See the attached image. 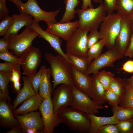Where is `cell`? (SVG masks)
I'll use <instances>...</instances> for the list:
<instances>
[{"mask_svg":"<svg viewBox=\"0 0 133 133\" xmlns=\"http://www.w3.org/2000/svg\"><path fill=\"white\" fill-rule=\"evenodd\" d=\"M39 35L37 31L29 26H26L19 34L9 38L8 49L16 56L20 58L32 46L33 40Z\"/></svg>","mask_w":133,"mask_h":133,"instance_id":"cell-5","label":"cell"},{"mask_svg":"<svg viewBox=\"0 0 133 133\" xmlns=\"http://www.w3.org/2000/svg\"><path fill=\"white\" fill-rule=\"evenodd\" d=\"M13 111L12 105L4 99H0V125L3 128L11 129L20 125Z\"/></svg>","mask_w":133,"mask_h":133,"instance_id":"cell-17","label":"cell"},{"mask_svg":"<svg viewBox=\"0 0 133 133\" xmlns=\"http://www.w3.org/2000/svg\"><path fill=\"white\" fill-rule=\"evenodd\" d=\"M115 10L122 17H127L133 12V0H116Z\"/></svg>","mask_w":133,"mask_h":133,"instance_id":"cell-28","label":"cell"},{"mask_svg":"<svg viewBox=\"0 0 133 133\" xmlns=\"http://www.w3.org/2000/svg\"><path fill=\"white\" fill-rule=\"evenodd\" d=\"M71 65L78 70L86 75L90 64L86 57L66 53Z\"/></svg>","mask_w":133,"mask_h":133,"instance_id":"cell-25","label":"cell"},{"mask_svg":"<svg viewBox=\"0 0 133 133\" xmlns=\"http://www.w3.org/2000/svg\"><path fill=\"white\" fill-rule=\"evenodd\" d=\"M109 89L116 93L120 99L123 96L124 89V83L123 79L120 77H114L109 85Z\"/></svg>","mask_w":133,"mask_h":133,"instance_id":"cell-32","label":"cell"},{"mask_svg":"<svg viewBox=\"0 0 133 133\" xmlns=\"http://www.w3.org/2000/svg\"><path fill=\"white\" fill-rule=\"evenodd\" d=\"M124 56L115 48L108 50L91 62L86 75L96 73L104 68L113 67L115 61L122 58Z\"/></svg>","mask_w":133,"mask_h":133,"instance_id":"cell-10","label":"cell"},{"mask_svg":"<svg viewBox=\"0 0 133 133\" xmlns=\"http://www.w3.org/2000/svg\"><path fill=\"white\" fill-rule=\"evenodd\" d=\"M18 64H19L6 62L4 63H0V71L7 73H11V71L13 68Z\"/></svg>","mask_w":133,"mask_h":133,"instance_id":"cell-43","label":"cell"},{"mask_svg":"<svg viewBox=\"0 0 133 133\" xmlns=\"http://www.w3.org/2000/svg\"><path fill=\"white\" fill-rule=\"evenodd\" d=\"M44 98L39 93L35 94L24 101L19 107L16 108L13 111L14 115H24L37 110Z\"/></svg>","mask_w":133,"mask_h":133,"instance_id":"cell-20","label":"cell"},{"mask_svg":"<svg viewBox=\"0 0 133 133\" xmlns=\"http://www.w3.org/2000/svg\"><path fill=\"white\" fill-rule=\"evenodd\" d=\"M79 0H65V10L63 17L59 22L61 23L70 22L75 17V8L79 4Z\"/></svg>","mask_w":133,"mask_h":133,"instance_id":"cell-26","label":"cell"},{"mask_svg":"<svg viewBox=\"0 0 133 133\" xmlns=\"http://www.w3.org/2000/svg\"><path fill=\"white\" fill-rule=\"evenodd\" d=\"M120 133H133V118L119 121L116 124Z\"/></svg>","mask_w":133,"mask_h":133,"instance_id":"cell-34","label":"cell"},{"mask_svg":"<svg viewBox=\"0 0 133 133\" xmlns=\"http://www.w3.org/2000/svg\"><path fill=\"white\" fill-rule=\"evenodd\" d=\"M99 81L104 86L105 90L108 89L110 84L115 77L113 73L105 70L100 71L95 73Z\"/></svg>","mask_w":133,"mask_h":133,"instance_id":"cell-33","label":"cell"},{"mask_svg":"<svg viewBox=\"0 0 133 133\" xmlns=\"http://www.w3.org/2000/svg\"><path fill=\"white\" fill-rule=\"evenodd\" d=\"M97 28L93 29L90 31V33L87 35V46L88 49L96 44L100 39L99 31Z\"/></svg>","mask_w":133,"mask_h":133,"instance_id":"cell-39","label":"cell"},{"mask_svg":"<svg viewBox=\"0 0 133 133\" xmlns=\"http://www.w3.org/2000/svg\"><path fill=\"white\" fill-rule=\"evenodd\" d=\"M44 56L50 65L53 78L52 92L56 86L59 84H66L71 87L74 86L71 78L72 68L70 62L58 54L54 56L48 52L45 53Z\"/></svg>","mask_w":133,"mask_h":133,"instance_id":"cell-1","label":"cell"},{"mask_svg":"<svg viewBox=\"0 0 133 133\" xmlns=\"http://www.w3.org/2000/svg\"></svg>","mask_w":133,"mask_h":133,"instance_id":"cell-55","label":"cell"},{"mask_svg":"<svg viewBox=\"0 0 133 133\" xmlns=\"http://www.w3.org/2000/svg\"><path fill=\"white\" fill-rule=\"evenodd\" d=\"M113 115L118 121L127 120L133 117V108H125L117 105L111 109Z\"/></svg>","mask_w":133,"mask_h":133,"instance_id":"cell-30","label":"cell"},{"mask_svg":"<svg viewBox=\"0 0 133 133\" xmlns=\"http://www.w3.org/2000/svg\"><path fill=\"white\" fill-rule=\"evenodd\" d=\"M104 98L106 101L112 107L118 105L120 102V99L118 96L109 89L105 90Z\"/></svg>","mask_w":133,"mask_h":133,"instance_id":"cell-36","label":"cell"},{"mask_svg":"<svg viewBox=\"0 0 133 133\" xmlns=\"http://www.w3.org/2000/svg\"><path fill=\"white\" fill-rule=\"evenodd\" d=\"M89 31L86 28H78L66 41V53L87 57V34Z\"/></svg>","mask_w":133,"mask_h":133,"instance_id":"cell-7","label":"cell"},{"mask_svg":"<svg viewBox=\"0 0 133 133\" xmlns=\"http://www.w3.org/2000/svg\"><path fill=\"white\" fill-rule=\"evenodd\" d=\"M105 45V40L101 39L91 47L88 49L87 52V57L89 61L91 62L101 54L102 49Z\"/></svg>","mask_w":133,"mask_h":133,"instance_id":"cell-31","label":"cell"},{"mask_svg":"<svg viewBox=\"0 0 133 133\" xmlns=\"http://www.w3.org/2000/svg\"><path fill=\"white\" fill-rule=\"evenodd\" d=\"M71 78L74 86L92 99V76L84 74L77 70L72 65Z\"/></svg>","mask_w":133,"mask_h":133,"instance_id":"cell-18","label":"cell"},{"mask_svg":"<svg viewBox=\"0 0 133 133\" xmlns=\"http://www.w3.org/2000/svg\"><path fill=\"white\" fill-rule=\"evenodd\" d=\"M133 33L129 47L126 52L124 56L133 58Z\"/></svg>","mask_w":133,"mask_h":133,"instance_id":"cell-47","label":"cell"},{"mask_svg":"<svg viewBox=\"0 0 133 133\" xmlns=\"http://www.w3.org/2000/svg\"><path fill=\"white\" fill-rule=\"evenodd\" d=\"M13 83L14 89L17 93L20 90V87L21 84L20 81L15 82Z\"/></svg>","mask_w":133,"mask_h":133,"instance_id":"cell-51","label":"cell"},{"mask_svg":"<svg viewBox=\"0 0 133 133\" xmlns=\"http://www.w3.org/2000/svg\"><path fill=\"white\" fill-rule=\"evenodd\" d=\"M122 18L117 13L107 14L100 25L99 39L105 40L108 50L115 48L116 40L121 28Z\"/></svg>","mask_w":133,"mask_h":133,"instance_id":"cell-3","label":"cell"},{"mask_svg":"<svg viewBox=\"0 0 133 133\" xmlns=\"http://www.w3.org/2000/svg\"><path fill=\"white\" fill-rule=\"evenodd\" d=\"M124 83L123 94L120 99L119 106L125 108H133V89L126 80L123 79Z\"/></svg>","mask_w":133,"mask_h":133,"instance_id":"cell-29","label":"cell"},{"mask_svg":"<svg viewBox=\"0 0 133 133\" xmlns=\"http://www.w3.org/2000/svg\"><path fill=\"white\" fill-rule=\"evenodd\" d=\"M11 73L0 71V99H3L10 103L11 99L9 96L8 85L11 82Z\"/></svg>","mask_w":133,"mask_h":133,"instance_id":"cell-27","label":"cell"},{"mask_svg":"<svg viewBox=\"0 0 133 133\" xmlns=\"http://www.w3.org/2000/svg\"><path fill=\"white\" fill-rule=\"evenodd\" d=\"M40 112H32L24 115L14 116L22 129H33L44 133V124Z\"/></svg>","mask_w":133,"mask_h":133,"instance_id":"cell-16","label":"cell"},{"mask_svg":"<svg viewBox=\"0 0 133 133\" xmlns=\"http://www.w3.org/2000/svg\"><path fill=\"white\" fill-rule=\"evenodd\" d=\"M21 133L22 127L21 125H19L15 126L6 133Z\"/></svg>","mask_w":133,"mask_h":133,"instance_id":"cell-49","label":"cell"},{"mask_svg":"<svg viewBox=\"0 0 133 133\" xmlns=\"http://www.w3.org/2000/svg\"><path fill=\"white\" fill-rule=\"evenodd\" d=\"M133 26L127 17H122L121 27L115 42V48L124 55L130 45Z\"/></svg>","mask_w":133,"mask_h":133,"instance_id":"cell-14","label":"cell"},{"mask_svg":"<svg viewBox=\"0 0 133 133\" xmlns=\"http://www.w3.org/2000/svg\"><path fill=\"white\" fill-rule=\"evenodd\" d=\"M88 115L90 120L89 133H97L102 126L108 124H116L119 121L114 115L109 117H101L92 114Z\"/></svg>","mask_w":133,"mask_h":133,"instance_id":"cell-22","label":"cell"},{"mask_svg":"<svg viewBox=\"0 0 133 133\" xmlns=\"http://www.w3.org/2000/svg\"><path fill=\"white\" fill-rule=\"evenodd\" d=\"M46 66L45 65L42 66L37 72L31 77H28L36 94L39 93V87L41 76L43 70Z\"/></svg>","mask_w":133,"mask_h":133,"instance_id":"cell-35","label":"cell"},{"mask_svg":"<svg viewBox=\"0 0 133 133\" xmlns=\"http://www.w3.org/2000/svg\"><path fill=\"white\" fill-rule=\"evenodd\" d=\"M10 1L13 2L14 3L15 2L17 1L20 0H9ZM35 0L37 1L36 0Z\"/></svg>","mask_w":133,"mask_h":133,"instance_id":"cell-54","label":"cell"},{"mask_svg":"<svg viewBox=\"0 0 133 133\" xmlns=\"http://www.w3.org/2000/svg\"><path fill=\"white\" fill-rule=\"evenodd\" d=\"M127 18L133 26V12Z\"/></svg>","mask_w":133,"mask_h":133,"instance_id":"cell-53","label":"cell"},{"mask_svg":"<svg viewBox=\"0 0 133 133\" xmlns=\"http://www.w3.org/2000/svg\"><path fill=\"white\" fill-rule=\"evenodd\" d=\"M96 3H100L102 0H92ZM116 0H104L103 2L107 14H112L115 10Z\"/></svg>","mask_w":133,"mask_h":133,"instance_id":"cell-40","label":"cell"},{"mask_svg":"<svg viewBox=\"0 0 133 133\" xmlns=\"http://www.w3.org/2000/svg\"><path fill=\"white\" fill-rule=\"evenodd\" d=\"M97 133H120L116 124H108L102 126Z\"/></svg>","mask_w":133,"mask_h":133,"instance_id":"cell-41","label":"cell"},{"mask_svg":"<svg viewBox=\"0 0 133 133\" xmlns=\"http://www.w3.org/2000/svg\"><path fill=\"white\" fill-rule=\"evenodd\" d=\"M12 16L13 19L12 24L4 36L8 39L10 36L17 34L18 32L22 27L29 26L33 20L32 16L23 12L19 14H14Z\"/></svg>","mask_w":133,"mask_h":133,"instance_id":"cell-19","label":"cell"},{"mask_svg":"<svg viewBox=\"0 0 133 133\" xmlns=\"http://www.w3.org/2000/svg\"><path fill=\"white\" fill-rule=\"evenodd\" d=\"M51 75L50 68H47L46 66L42 73L39 87V93L44 99L46 98L52 91L50 80Z\"/></svg>","mask_w":133,"mask_h":133,"instance_id":"cell-24","label":"cell"},{"mask_svg":"<svg viewBox=\"0 0 133 133\" xmlns=\"http://www.w3.org/2000/svg\"><path fill=\"white\" fill-rule=\"evenodd\" d=\"M121 70L129 73H133V60H129L125 62L122 65Z\"/></svg>","mask_w":133,"mask_h":133,"instance_id":"cell-45","label":"cell"},{"mask_svg":"<svg viewBox=\"0 0 133 133\" xmlns=\"http://www.w3.org/2000/svg\"><path fill=\"white\" fill-rule=\"evenodd\" d=\"M46 23L47 24L46 31L60 37L66 41L79 26V20L63 23Z\"/></svg>","mask_w":133,"mask_h":133,"instance_id":"cell-13","label":"cell"},{"mask_svg":"<svg viewBox=\"0 0 133 133\" xmlns=\"http://www.w3.org/2000/svg\"><path fill=\"white\" fill-rule=\"evenodd\" d=\"M13 21L12 17L8 16L0 20V36L5 35L11 27Z\"/></svg>","mask_w":133,"mask_h":133,"instance_id":"cell-37","label":"cell"},{"mask_svg":"<svg viewBox=\"0 0 133 133\" xmlns=\"http://www.w3.org/2000/svg\"><path fill=\"white\" fill-rule=\"evenodd\" d=\"M91 84L92 99L97 103L102 105L106 102L104 94L105 90L99 81L96 74H93Z\"/></svg>","mask_w":133,"mask_h":133,"instance_id":"cell-23","label":"cell"},{"mask_svg":"<svg viewBox=\"0 0 133 133\" xmlns=\"http://www.w3.org/2000/svg\"><path fill=\"white\" fill-rule=\"evenodd\" d=\"M9 39L4 37L0 39V52H10L8 49Z\"/></svg>","mask_w":133,"mask_h":133,"instance_id":"cell-46","label":"cell"},{"mask_svg":"<svg viewBox=\"0 0 133 133\" xmlns=\"http://www.w3.org/2000/svg\"><path fill=\"white\" fill-rule=\"evenodd\" d=\"M61 123L73 131L80 133L89 132L90 120L88 114L71 107H67L58 113Z\"/></svg>","mask_w":133,"mask_h":133,"instance_id":"cell-2","label":"cell"},{"mask_svg":"<svg viewBox=\"0 0 133 133\" xmlns=\"http://www.w3.org/2000/svg\"><path fill=\"white\" fill-rule=\"evenodd\" d=\"M41 54L38 48L32 46L20 58L23 74L29 77L35 74L41 63Z\"/></svg>","mask_w":133,"mask_h":133,"instance_id":"cell-11","label":"cell"},{"mask_svg":"<svg viewBox=\"0 0 133 133\" xmlns=\"http://www.w3.org/2000/svg\"><path fill=\"white\" fill-rule=\"evenodd\" d=\"M21 65L18 64L15 66L11 71L12 75L11 82L13 83L17 81H20L21 78V73L20 71Z\"/></svg>","mask_w":133,"mask_h":133,"instance_id":"cell-42","label":"cell"},{"mask_svg":"<svg viewBox=\"0 0 133 133\" xmlns=\"http://www.w3.org/2000/svg\"><path fill=\"white\" fill-rule=\"evenodd\" d=\"M39 22L33 19L29 26L39 33V38L47 41L58 54L62 56L70 62L66 53L63 52L61 48L62 40L59 37L43 30L39 25Z\"/></svg>","mask_w":133,"mask_h":133,"instance_id":"cell-15","label":"cell"},{"mask_svg":"<svg viewBox=\"0 0 133 133\" xmlns=\"http://www.w3.org/2000/svg\"><path fill=\"white\" fill-rule=\"evenodd\" d=\"M51 93L44 99L39 109L44 124V133H52L54 128L61 123L58 114L55 113Z\"/></svg>","mask_w":133,"mask_h":133,"instance_id":"cell-8","label":"cell"},{"mask_svg":"<svg viewBox=\"0 0 133 133\" xmlns=\"http://www.w3.org/2000/svg\"><path fill=\"white\" fill-rule=\"evenodd\" d=\"M6 3V0H0V20L8 16L9 11Z\"/></svg>","mask_w":133,"mask_h":133,"instance_id":"cell-44","label":"cell"},{"mask_svg":"<svg viewBox=\"0 0 133 133\" xmlns=\"http://www.w3.org/2000/svg\"><path fill=\"white\" fill-rule=\"evenodd\" d=\"M83 1L82 5V9H85L87 8H94L92 4L91 0H81Z\"/></svg>","mask_w":133,"mask_h":133,"instance_id":"cell-48","label":"cell"},{"mask_svg":"<svg viewBox=\"0 0 133 133\" xmlns=\"http://www.w3.org/2000/svg\"><path fill=\"white\" fill-rule=\"evenodd\" d=\"M53 92V96L51 100L55 113L58 114L63 109L71 106L73 99L71 87L62 84Z\"/></svg>","mask_w":133,"mask_h":133,"instance_id":"cell-12","label":"cell"},{"mask_svg":"<svg viewBox=\"0 0 133 133\" xmlns=\"http://www.w3.org/2000/svg\"><path fill=\"white\" fill-rule=\"evenodd\" d=\"M22 133H42L39 131L33 129H22Z\"/></svg>","mask_w":133,"mask_h":133,"instance_id":"cell-50","label":"cell"},{"mask_svg":"<svg viewBox=\"0 0 133 133\" xmlns=\"http://www.w3.org/2000/svg\"><path fill=\"white\" fill-rule=\"evenodd\" d=\"M126 79L129 84L133 89V74L131 77Z\"/></svg>","mask_w":133,"mask_h":133,"instance_id":"cell-52","label":"cell"},{"mask_svg":"<svg viewBox=\"0 0 133 133\" xmlns=\"http://www.w3.org/2000/svg\"><path fill=\"white\" fill-rule=\"evenodd\" d=\"M73 99L72 107L83 111L88 114L94 115L99 113V110L104 108L103 105L96 103L87 95L77 89L74 86L72 87Z\"/></svg>","mask_w":133,"mask_h":133,"instance_id":"cell-9","label":"cell"},{"mask_svg":"<svg viewBox=\"0 0 133 133\" xmlns=\"http://www.w3.org/2000/svg\"><path fill=\"white\" fill-rule=\"evenodd\" d=\"M75 10L79 18V28H86L90 31L93 29H98L107 14L102 1L96 8L78 9Z\"/></svg>","mask_w":133,"mask_h":133,"instance_id":"cell-4","label":"cell"},{"mask_svg":"<svg viewBox=\"0 0 133 133\" xmlns=\"http://www.w3.org/2000/svg\"><path fill=\"white\" fill-rule=\"evenodd\" d=\"M0 59L7 62L20 65L21 64L20 58L17 57L10 51L0 52Z\"/></svg>","mask_w":133,"mask_h":133,"instance_id":"cell-38","label":"cell"},{"mask_svg":"<svg viewBox=\"0 0 133 133\" xmlns=\"http://www.w3.org/2000/svg\"><path fill=\"white\" fill-rule=\"evenodd\" d=\"M14 3L17 7L20 13H25L32 16L34 19L37 21H43L46 23H52L58 22L56 17L59 12V10L50 11L43 10L35 0H28L25 3L20 0Z\"/></svg>","mask_w":133,"mask_h":133,"instance_id":"cell-6","label":"cell"},{"mask_svg":"<svg viewBox=\"0 0 133 133\" xmlns=\"http://www.w3.org/2000/svg\"><path fill=\"white\" fill-rule=\"evenodd\" d=\"M23 88L17 93L12 105L13 111L20 104L35 95L30 80L27 77H23Z\"/></svg>","mask_w":133,"mask_h":133,"instance_id":"cell-21","label":"cell"},{"mask_svg":"<svg viewBox=\"0 0 133 133\" xmlns=\"http://www.w3.org/2000/svg\"></svg>","mask_w":133,"mask_h":133,"instance_id":"cell-56","label":"cell"}]
</instances>
